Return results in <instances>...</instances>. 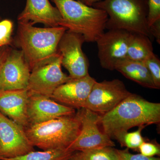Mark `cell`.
<instances>
[{
    "label": "cell",
    "mask_w": 160,
    "mask_h": 160,
    "mask_svg": "<svg viewBox=\"0 0 160 160\" xmlns=\"http://www.w3.org/2000/svg\"><path fill=\"white\" fill-rule=\"evenodd\" d=\"M160 122V103L152 102L131 93L111 111L101 115L99 125L110 138H117L132 127Z\"/></svg>",
    "instance_id": "obj_1"
},
{
    "label": "cell",
    "mask_w": 160,
    "mask_h": 160,
    "mask_svg": "<svg viewBox=\"0 0 160 160\" xmlns=\"http://www.w3.org/2000/svg\"><path fill=\"white\" fill-rule=\"evenodd\" d=\"M66 30L62 26L40 28L30 22H18L13 43L22 51L31 70L58 53L60 40Z\"/></svg>",
    "instance_id": "obj_2"
},
{
    "label": "cell",
    "mask_w": 160,
    "mask_h": 160,
    "mask_svg": "<svg viewBox=\"0 0 160 160\" xmlns=\"http://www.w3.org/2000/svg\"><path fill=\"white\" fill-rule=\"evenodd\" d=\"M62 15L60 26L82 35L86 42H94L105 32L108 15L102 9L75 0H52Z\"/></svg>",
    "instance_id": "obj_3"
},
{
    "label": "cell",
    "mask_w": 160,
    "mask_h": 160,
    "mask_svg": "<svg viewBox=\"0 0 160 160\" xmlns=\"http://www.w3.org/2000/svg\"><path fill=\"white\" fill-rule=\"evenodd\" d=\"M92 7L108 15L106 29H122L153 38L148 24V0H101Z\"/></svg>",
    "instance_id": "obj_4"
},
{
    "label": "cell",
    "mask_w": 160,
    "mask_h": 160,
    "mask_svg": "<svg viewBox=\"0 0 160 160\" xmlns=\"http://www.w3.org/2000/svg\"><path fill=\"white\" fill-rule=\"evenodd\" d=\"M81 127L79 118L76 112L32 125L25 131L34 147L43 150L65 149L76 139Z\"/></svg>",
    "instance_id": "obj_5"
},
{
    "label": "cell",
    "mask_w": 160,
    "mask_h": 160,
    "mask_svg": "<svg viewBox=\"0 0 160 160\" xmlns=\"http://www.w3.org/2000/svg\"><path fill=\"white\" fill-rule=\"evenodd\" d=\"M62 66L58 52L35 66L31 70L27 88L29 96L51 98L57 88L71 79L62 71Z\"/></svg>",
    "instance_id": "obj_6"
},
{
    "label": "cell",
    "mask_w": 160,
    "mask_h": 160,
    "mask_svg": "<svg viewBox=\"0 0 160 160\" xmlns=\"http://www.w3.org/2000/svg\"><path fill=\"white\" fill-rule=\"evenodd\" d=\"M78 110L81 130L68 150L75 152L115 146L112 139L99 128L101 114L85 108Z\"/></svg>",
    "instance_id": "obj_7"
},
{
    "label": "cell",
    "mask_w": 160,
    "mask_h": 160,
    "mask_svg": "<svg viewBox=\"0 0 160 160\" xmlns=\"http://www.w3.org/2000/svg\"><path fill=\"white\" fill-rule=\"evenodd\" d=\"M85 42L82 35L69 30L65 32L60 40L58 52L61 55L62 66L71 78H79L89 74V60L82 49Z\"/></svg>",
    "instance_id": "obj_8"
},
{
    "label": "cell",
    "mask_w": 160,
    "mask_h": 160,
    "mask_svg": "<svg viewBox=\"0 0 160 160\" xmlns=\"http://www.w3.org/2000/svg\"><path fill=\"white\" fill-rule=\"evenodd\" d=\"M131 93L122 81L117 79L96 81L83 108L104 114L114 109Z\"/></svg>",
    "instance_id": "obj_9"
},
{
    "label": "cell",
    "mask_w": 160,
    "mask_h": 160,
    "mask_svg": "<svg viewBox=\"0 0 160 160\" xmlns=\"http://www.w3.org/2000/svg\"><path fill=\"white\" fill-rule=\"evenodd\" d=\"M34 150L25 128L0 112V159L18 157Z\"/></svg>",
    "instance_id": "obj_10"
},
{
    "label": "cell",
    "mask_w": 160,
    "mask_h": 160,
    "mask_svg": "<svg viewBox=\"0 0 160 160\" xmlns=\"http://www.w3.org/2000/svg\"><path fill=\"white\" fill-rule=\"evenodd\" d=\"M131 34L122 29H109L97 40L98 58L102 68L113 71L116 64L126 58Z\"/></svg>",
    "instance_id": "obj_11"
},
{
    "label": "cell",
    "mask_w": 160,
    "mask_h": 160,
    "mask_svg": "<svg viewBox=\"0 0 160 160\" xmlns=\"http://www.w3.org/2000/svg\"><path fill=\"white\" fill-rule=\"evenodd\" d=\"M31 71L22 51L11 48L0 73V90L27 89Z\"/></svg>",
    "instance_id": "obj_12"
},
{
    "label": "cell",
    "mask_w": 160,
    "mask_h": 160,
    "mask_svg": "<svg viewBox=\"0 0 160 160\" xmlns=\"http://www.w3.org/2000/svg\"><path fill=\"white\" fill-rule=\"evenodd\" d=\"M96 82L89 74L79 78H71L57 88L51 98L73 109H81Z\"/></svg>",
    "instance_id": "obj_13"
},
{
    "label": "cell",
    "mask_w": 160,
    "mask_h": 160,
    "mask_svg": "<svg viewBox=\"0 0 160 160\" xmlns=\"http://www.w3.org/2000/svg\"><path fill=\"white\" fill-rule=\"evenodd\" d=\"M29 96L27 106L29 126L76 113L75 109L50 98L37 95Z\"/></svg>",
    "instance_id": "obj_14"
},
{
    "label": "cell",
    "mask_w": 160,
    "mask_h": 160,
    "mask_svg": "<svg viewBox=\"0 0 160 160\" xmlns=\"http://www.w3.org/2000/svg\"><path fill=\"white\" fill-rule=\"evenodd\" d=\"M29 97L27 89L0 90V112L25 129L29 126L27 117Z\"/></svg>",
    "instance_id": "obj_15"
},
{
    "label": "cell",
    "mask_w": 160,
    "mask_h": 160,
    "mask_svg": "<svg viewBox=\"0 0 160 160\" xmlns=\"http://www.w3.org/2000/svg\"><path fill=\"white\" fill-rule=\"evenodd\" d=\"M18 22H30L34 25L42 23L47 27L60 26L62 15L49 0H26V5L18 17Z\"/></svg>",
    "instance_id": "obj_16"
},
{
    "label": "cell",
    "mask_w": 160,
    "mask_h": 160,
    "mask_svg": "<svg viewBox=\"0 0 160 160\" xmlns=\"http://www.w3.org/2000/svg\"><path fill=\"white\" fill-rule=\"evenodd\" d=\"M115 70L143 87L157 89L149 69L144 62L132 61L126 58L116 64Z\"/></svg>",
    "instance_id": "obj_17"
},
{
    "label": "cell",
    "mask_w": 160,
    "mask_h": 160,
    "mask_svg": "<svg viewBox=\"0 0 160 160\" xmlns=\"http://www.w3.org/2000/svg\"><path fill=\"white\" fill-rule=\"evenodd\" d=\"M153 53L151 40L145 35L132 33L127 48L126 58L144 62Z\"/></svg>",
    "instance_id": "obj_18"
},
{
    "label": "cell",
    "mask_w": 160,
    "mask_h": 160,
    "mask_svg": "<svg viewBox=\"0 0 160 160\" xmlns=\"http://www.w3.org/2000/svg\"><path fill=\"white\" fill-rule=\"evenodd\" d=\"M74 152L68 149H50L40 151H32L27 154L12 158L2 160H67Z\"/></svg>",
    "instance_id": "obj_19"
},
{
    "label": "cell",
    "mask_w": 160,
    "mask_h": 160,
    "mask_svg": "<svg viewBox=\"0 0 160 160\" xmlns=\"http://www.w3.org/2000/svg\"><path fill=\"white\" fill-rule=\"evenodd\" d=\"M82 160H119L117 149L106 147L78 152Z\"/></svg>",
    "instance_id": "obj_20"
},
{
    "label": "cell",
    "mask_w": 160,
    "mask_h": 160,
    "mask_svg": "<svg viewBox=\"0 0 160 160\" xmlns=\"http://www.w3.org/2000/svg\"><path fill=\"white\" fill-rule=\"evenodd\" d=\"M146 126H139L138 130L132 132H125L116 138L115 140L122 147H126L128 149H138L142 143L145 142L142 136L143 129Z\"/></svg>",
    "instance_id": "obj_21"
},
{
    "label": "cell",
    "mask_w": 160,
    "mask_h": 160,
    "mask_svg": "<svg viewBox=\"0 0 160 160\" xmlns=\"http://www.w3.org/2000/svg\"><path fill=\"white\" fill-rule=\"evenodd\" d=\"M151 74L157 89L160 88V61L154 53L144 61Z\"/></svg>",
    "instance_id": "obj_22"
},
{
    "label": "cell",
    "mask_w": 160,
    "mask_h": 160,
    "mask_svg": "<svg viewBox=\"0 0 160 160\" xmlns=\"http://www.w3.org/2000/svg\"><path fill=\"white\" fill-rule=\"evenodd\" d=\"M13 23L9 19L0 21V47L9 46L13 42Z\"/></svg>",
    "instance_id": "obj_23"
},
{
    "label": "cell",
    "mask_w": 160,
    "mask_h": 160,
    "mask_svg": "<svg viewBox=\"0 0 160 160\" xmlns=\"http://www.w3.org/2000/svg\"><path fill=\"white\" fill-rule=\"evenodd\" d=\"M147 20L149 28L152 24L160 21V0H148Z\"/></svg>",
    "instance_id": "obj_24"
},
{
    "label": "cell",
    "mask_w": 160,
    "mask_h": 160,
    "mask_svg": "<svg viewBox=\"0 0 160 160\" xmlns=\"http://www.w3.org/2000/svg\"><path fill=\"white\" fill-rule=\"evenodd\" d=\"M138 150L140 154L148 157L160 156V146L155 142H144L139 147Z\"/></svg>",
    "instance_id": "obj_25"
},
{
    "label": "cell",
    "mask_w": 160,
    "mask_h": 160,
    "mask_svg": "<svg viewBox=\"0 0 160 160\" xmlns=\"http://www.w3.org/2000/svg\"><path fill=\"white\" fill-rule=\"evenodd\" d=\"M119 160H160L159 158L148 157L141 154H132L129 152V149L123 150L117 149Z\"/></svg>",
    "instance_id": "obj_26"
},
{
    "label": "cell",
    "mask_w": 160,
    "mask_h": 160,
    "mask_svg": "<svg viewBox=\"0 0 160 160\" xmlns=\"http://www.w3.org/2000/svg\"><path fill=\"white\" fill-rule=\"evenodd\" d=\"M150 33L153 38L155 39L158 43H160V21L150 26Z\"/></svg>",
    "instance_id": "obj_27"
},
{
    "label": "cell",
    "mask_w": 160,
    "mask_h": 160,
    "mask_svg": "<svg viewBox=\"0 0 160 160\" xmlns=\"http://www.w3.org/2000/svg\"><path fill=\"white\" fill-rule=\"evenodd\" d=\"M11 48L9 46L0 47V73L2 67Z\"/></svg>",
    "instance_id": "obj_28"
},
{
    "label": "cell",
    "mask_w": 160,
    "mask_h": 160,
    "mask_svg": "<svg viewBox=\"0 0 160 160\" xmlns=\"http://www.w3.org/2000/svg\"><path fill=\"white\" fill-rule=\"evenodd\" d=\"M85 5L89 6H92L94 4L100 2L101 0H75Z\"/></svg>",
    "instance_id": "obj_29"
},
{
    "label": "cell",
    "mask_w": 160,
    "mask_h": 160,
    "mask_svg": "<svg viewBox=\"0 0 160 160\" xmlns=\"http://www.w3.org/2000/svg\"><path fill=\"white\" fill-rule=\"evenodd\" d=\"M67 160H82L79 155L78 152H75Z\"/></svg>",
    "instance_id": "obj_30"
},
{
    "label": "cell",
    "mask_w": 160,
    "mask_h": 160,
    "mask_svg": "<svg viewBox=\"0 0 160 160\" xmlns=\"http://www.w3.org/2000/svg\"><path fill=\"white\" fill-rule=\"evenodd\" d=\"M0 160H1V159H0Z\"/></svg>",
    "instance_id": "obj_31"
}]
</instances>
